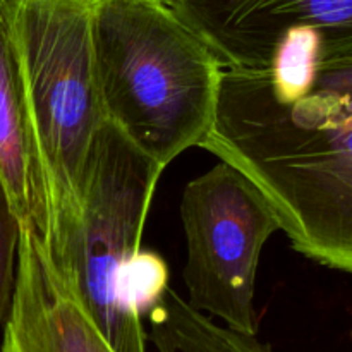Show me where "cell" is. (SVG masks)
I'll list each match as a JSON object with an SVG mask.
<instances>
[{
  "mask_svg": "<svg viewBox=\"0 0 352 352\" xmlns=\"http://www.w3.org/2000/svg\"><path fill=\"white\" fill-rule=\"evenodd\" d=\"M201 148L253 182L298 253L352 275V52L298 82L226 67Z\"/></svg>",
  "mask_w": 352,
  "mask_h": 352,
  "instance_id": "1",
  "label": "cell"
},
{
  "mask_svg": "<svg viewBox=\"0 0 352 352\" xmlns=\"http://www.w3.org/2000/svg\"><path fill=\"white\" fill-rule=\"evenodd\" d=\"M96 0H0L16 62L33 217L50 261L71 230L93 141L107 122L93 55Z\"/></svg>",
  "mask_w": 352,
  "mask_h": 352,
  "instance_id": "2",
  "label": "cell"
},
{
  "mask_svg": "<svg viewBox=\"0 0 352 352\" xmlns=\"http://www.w3.org/2000/svg\"><path fill=\"white\" fill-rule=\"evenodd\" d=\"M93 55L107 122L167 167L203 146L226 65L168 0H96Z\"/></svg>",
  "mask_w": 352,
  "mask_h": 352,
  "instance_id": "3",
  "label": "cell"
},
{
  "mask_svg": "<svg viewBox=\"0 0 352 352\" xmlns=\"http://www.w3.org/2000/svg\"><path fill=\"white\" fill-rule=\"evenodd\" d=\"M165 168L105 122L93 141L71 230L50 261L116 352H146L141 313L124 294V272L141 250Z\"/></svg>",
  "mask_w": 352,
  "mask_h": 352,
  "instance_id": "4",
  "label": "cell"
},
{
  "mask_svg": "<svg viewBox=\"0 0 352 352\" xmlns=\"http://www.w3.org/2000/svg\"><path fill=\"white\" fill-rule=\"evenodd\" d=\"M181 220L188 302L230 329L258 336V267L267 241L280 230L267 199L220 160L186 186Z\"/></svg>",
  "mask_w": 352,
  "mask_h": 352,
  "instance_id": "5",
  "label": "cell"
},
{
  "mask_svg": "<svg viewBox=\"0 0 352 352\" xmlns=\"http://www.w3.org/2000/svg\"><path fill=\"white\" fill-rule=\"evenodd\" d=\"M226 67L265 69L292 28L322 36L323 55L352 52V0H168Z\"/></svg>",
  "mask_w": 352,
  "mask_h": 352,
  "instance_id": "6",
  "label": "cell"
},
{
  "mask_svg": "<svg viewBox=\"0 0 352 352\" xmlns=\"http://www.w3.org/2000/svg\"><path fill=\"white\" fill-rule=\"evenodd\" d=\"M2 352H116L45 256L33 223L21 222L16 287Z\"/></svg>",
  "mask_w": 352,
  "mask_h": 352,
  "instance_id": "7",
  "label": "cell"
},
{
  "mask_svg": "<svg viewBox=\"0 0 352 352\" xmlns=\"http://www.w3.org/2000/svg\"><path fill=\"white\" fill-rule=\"evenodd\" d=\"M146 315L150 323L146 339L157 352H272L258 336L217 325L170 287Z\"/></svg>",
  "mask_w": 352,
  "mask_h": 352,
  "instance_id": "8",
  "label": "cell"
},
{
  "mask_svg": "<svg viewBox=\"0 0 352 352\" xmlns=\"http://www.w3.org/2000/svg\"><path fill=\"white\" fill-rule=\"evenodd\" d=\"M0 177L21 222L33 217V179L16 62L0 12Z\"/></svg>",
  "mask_w": 352,
  "mask_h": 352,
  "instance_id": "9",
  "label": "cell"
},
{
  "mask_svg": "<svg viewBox=\"0 0 352 352\" xmlns=\"http://www.w3.org/2000/svg\"><path fill=\"white\" fill-rule=\"evenodd\" d=\"M124 294L143 315L168 287V267L155 251H143L131 260L124 272Z\"/></svg>",
  "mask_w": 352,
  "mask_h": 352,
  "instance_id": "10",
  "label": "cell"
},
{
  "mask_svg": "<svg viewBox=\"0 0 352 352\" xmlns=\"http://www.w3.org/2000/svg\"><path fill=\"white\" fill-rule=\"evenodd\" d=\"M21 220L0 177V325L6 323L16 287Z\"/></svg>",
  "mask_w": 352,
  "mask_h": 352,
  "instance_id": "11",
  "label": "cell"
}]
</instances>
